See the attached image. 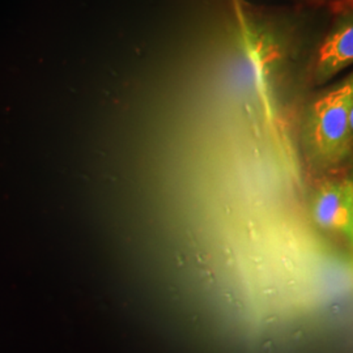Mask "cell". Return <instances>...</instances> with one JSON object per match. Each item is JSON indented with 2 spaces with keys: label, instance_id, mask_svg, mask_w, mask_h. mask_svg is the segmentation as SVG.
<instances>
[{
  "label": "cell",
  "instance_id": "5",
  "mask_svg": "<svg viewBox=\"0 0 353 353\" xmlns=\"http://www.w3.org/2000/svg\"><path fill=\"white\" fill-rule=\"evenodd\" d=\"M351 242L353 243V214H352V223H351V233H350V237H348Z\"/></svg>",
  "mask_w": 353,
  "mask_h": 353
},
{
  "label": "cell",
  "instance_id": "3",
  "mask_svg": "<svg viewBox=\"0 0 353 353\" xmlns=\"http://www.w3.org/2000/svg\"><path fill=\"white\" fill-rule=\"evenodd\" d=\"M353 64V17L335 28L318 49L314 64L316 84H323Z\"/></svg>",
  "mask_w": 353,
  "mask_h": 353
},
{
  "label": "cell",
  "instance_id": "2",
  "mask_svg": "<svg viewBox=\"0 0 353 353\" xmlns=\"http://www.w3.org/2000/svg\"><path fill=\"white\" fill-rule=\"evenodd\" d=\"M353 214V181L326 182L316 191L313 217L326 230L350 237Z\"/></svg>",
  "mask_w": 353,
  "mask_h": 353
},
{
  "label": "cell",
  "instance_id": "4",
  "mask_svg": "<svg viewBox=\"0 0 353 353\" xmlns=\"http://www.w3.org/2000/svg\"><path fill=\"white\" fill-rule=\"evenodd\" d=\"M350 128H351V135L353 138V102L351 106V112H350Z\"/></svg>",
  "mask_w": 353,
  "mask_h": 353
},
{
  "label": "cell",
  "instance_id": "1",
  "mask_svg": "<svg viewBox=\"0 0 353 353\" xmlns=\"http://www.w3.org/2000/svg\"><path fill=\"white\" fill-rule=\"evenodd\" d=\"M353 102V74L330 89L312 106L305 138L312 154L323 164L341 161L351 148L350 112Z\"/></svg>",
  "mask_w": 353,
  "mask_h": 353
}]
</instances>
